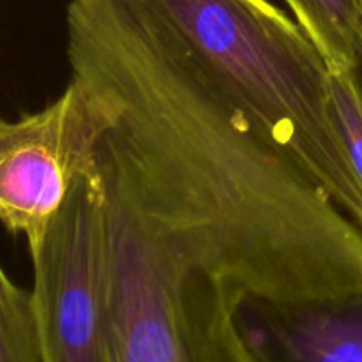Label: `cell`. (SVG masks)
I'll list each match as a JSON object with an SVG mask.
<instances>
[{
    "label": "cell",
    "mask_w": 362,
    "mask_h": 362,
    "mask_svg": "<svg viewBox=\"0 0 362 362\" xmlns=\"http://www.w3.org/2000/svg\"><path fill=\"white\" fill-rule=\"evenodd\" d=\"M66 57L98 124L106 200L148 240L246 299L362 293V230L140 0H69Z\"/></svg>",
    "instance_id": "1"
},
{
    "label": "cell",
    "mask_w": 362,
    "mask_h": 362,
    "mask_svg": "<svg viewBox=\"0 0 362 362\" xmlns=\"http://www.w3.org/2000/svg\"><path fill=\"white\" fill-rule=\"evenodd\" d=\"M205 80L362 230V184L339 126L332 71L271 0H140Z\"/></svg>",
    "instance_id": "2"
},
{
    "label": "cell",
    "mask_w": 362,
    "mask_h": 362,
    "mask_svg": "<svg viewBox=\"0 0 362 362\" xmlns=\"http://www.w3.org/2000/svg\"><path fill=\"white\" fill-rule=\"evenodd\" d=\"M106 216L112 362H257L235 322L239 286L187 272L108 200Z\"/></svg>",
    "instance_id": "3"
},
{
    "label": "cell",
    "mask_w": 362,
    "mask_h": 362,
    "mask_svg": "<svg viewBox=\"0 0 362 362\" xmlns=\"http://www.w3.org/2000/svg\"><path fill=\"white\" fill-rule=\"evenodd\" d=\"M30 258L48 362H112L108 216L99 175L74 184Z\"/></svg>",
    "instance_id": "4"
},
{
    "label": "cell",
    "mask_w": 362,
    "mask_h": 362,
    "mask_svg": "<svg viewBox=\"0 0 362 362\" xmlns=\"http://www.w3.org/2000/svg\"><path fill=\"white\" fill-rule=\"evenodd\" d=\"M98 124L74 80L37 112L0 124V218L34 255L74 184L98 177Z\"/></svg>",
    "instance_id": "5"
},
{
    "label": "cell",
    "mask_w": 362,
    "mask_h": 362,
    "mask_svg": "<svg viewBox=\"0 0 362 362\" xmlns=\"http://www.w3.org/2000/svg\"><path fill=\"white\" fill-rule=\"evenodd\" d=\"M235 322L257 362H362V293L300 303L243 299Z\"/></svg>",
    "instance_id": "6"
},
{
    "label": "cell",
    "mask_w": 362,
    "mask_h": 362,
    "mask_svg": "<svg viewBox=\"0 0 362 362\" xmlns=\"http://www.w3.org/2000/svg\"><path fill=\"white\" fill-rule=\"evenodd\" d=\"M331 71L359 67L362 0H283Z\"/></svg>",
    "instance_id": "7"
},
{
    "label": "cell",
    "mask_w": 362,
    "mask_h": 362,
    "mask_svg": "<svg viewBox=\"0 0 362 362\" xmlns=\"http://www.w3.org/2000/svg\"><path fill=\"white\" fill-rule=\"evenodd\" d=\"M0 362H48L32 290L0 274Z\"/></svg>",
    "instance_id": "8"
},
{
    "label": "cell",
    "mask_w": 362,
    "mask_h": 362,
    "mask_svg": "<svg viewBox=\"0 0 362 362\" xmlns=\"http://www.w3.org/2000/svg\"><path fill=\"white\" fill-rule=\"evenodd\" d=\"M332 92L346 148L362 184V76L359 67L332 71Z\"/></svg>",
    "instance_id": "9"
},
{
    "label": "cell",
    "mask_w": 362,
    "mask_h": 362,
    "mask_svg": "<svg viewBox=\"0 0 362 362\" xmlns=\"http://www.w3.org/2000/svg\"><path fill=\"white\" fill-rule=\"evenodd\" d=\"M359 73H361V76H362V52H361V59H359Z\"/></svg>",
    "instance_id": "10"
}]
</instances>
